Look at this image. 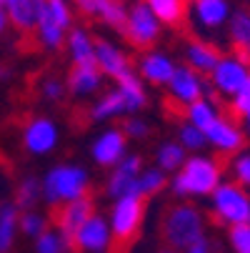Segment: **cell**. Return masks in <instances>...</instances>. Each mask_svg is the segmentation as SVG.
Segmentation results:
<instances>
[{"mask_svg":"<svg viewBox=\"0 0 250 253\" xmlns=\"http://www.w3.org/2000/svg\"><path fill=\"white\" fill-rule=\"evenodd\" d=\"M5 20H8V18H5V13H3V10H0V33H3V30H5Z\"/></svg>","mask_w":250,"mask_h":253,"instance_id":"b9f144b4","label":"cell"},{"mask_svg":"<svg viewBox=\"0 0 250 253\" xmlns=\"http://www.w3.org/2000/svg\"><path fill=\"white\" fill-rule=\"evenodd\" d=\"M185 253H210V243H208L205 238H200V241L190 243V246L185 248Z\"/></svg>","mask_w":250,"mask_h":253,"instance_id":"60d3db41","label":"cell"},{"mask_svg":"<svg viewBox=\"0 0 250 253\" xmlns=\"http://www.w3.org/2000/svg\"><path fill=\"white\" fill-rule=\"evenodd\" d=\"M185 163V148L180 143H163L158 151V166L163 173H173Z\"/></svg>","mask_w":250,"mask_h":253,"instance_id":"f546056e","label":"cell"},{"mask_svg":"<svg viewBox=\"0 0 250 253\" xmlns=\"http://www.w3.org/2000/svg\"><path fill=\"white\" fill-rule=\"evenodd\" d=\"M140 168H143V161L140 156H130V158H123L115 170L110 173L108 183H105V196L110 198H123V196H138V175H140Z\"/></svg>","mask_w":250,"mask_h":253,"instance_id":"9c48e42d","label":"cell"},{"mask_svg":"<svg viewBox=\"0 0 250 253\" xmlns=\"http://www.w3.org/2000/svg\"><path fill=\"white\" fill-rule=\"evenodd\" d=\"M120 130L125 133V138L130 135V138H145L148 133H150V128L143 123L140 118H125L123 123H120Z\"/></svg>","mask_w":250,"mask_h":253,"instance_id":"8d00e7d4","label":"cell"},{"mask_svg":"<svg viewBox=\"0 0 250 253\" xmlns=\"http://www.w3.org/2000/svg\"><path fill=\"white\" fill-rule=\"evenodd\" d=\"M230 53L245 68H250V10H235L230 20Z\"/></svg>","mask_w":250,"mask_h":253,"instance_id":"2e32d148","label":"cell"},{"mask_svg":"<svg viewBox=\"0 0 250 253\" xmlns=\"http://www.w3.org/2000/svg\"><path fill=\"white\" fill-rule=\"evenodd\" d=\"M248 76H250V68H245L240 60H235L230 55V58H223L215 68H213V85H215L223 95H235L245 85Z\"/></svg>","mask_w":250,"mask_h":253,"instance_id":"8fae6325","label":"cell"},{"mask_svg":"<svg viewBox=\"0 0 250 253\" xmlns=\"http://www.w3.org/2000/svg\"><path fill=\"white\" fill-rule=\"evenodd\" d=\"M5 3H8V0H0V5H5Z\"/></svg>","mask_w":250,"mask_h":253,"instance_id":"7dc6e473","label":"cell"},{"mask_svg":"<svg viewBox=\"0 0 250 253\" xmlns=\"http://www.w3.org/2000/svg\"><path fill=\"white\" fill-rule=\"evenodd\" d=\"M73 3L78 5V10H80L85 18H93V15H100L103 5L108 3V0H73Z\"/></svg>","mask_w":250,"mask_h":253,"instance_id":"ab89813d","label":"cell"},{"mask_svg":"<svg viewBox=\"0 0 250 253\" xmlns=\"http://www.w3.org/2000/svg\"><path fill=\"white\" fill-rule=\"evenodd\" d=\"M123 38L135 48V50H150L158 38H160V23L158 18L153 15V10L143 3H135L130 10H128V20H125V28H123Z\"/></svg>","mask_w":250,"mask_h":253,"instance_id":"52a82bcc","label":"cell"},{"mask_svg":"<svg viewBox=\"0 0 250 253\" xmlns=\"http://www.w3.org/2000/svg\"><path fill=\"white\" fill-rule=\"evenodd\" d=\"M43 196V183L38 178H23L20 186L15 191V206L18 211H33V206L38 203V198Z\"/></svg>","mask_w":250,"mask_h":253,"instance_id":"4316f807","label":"cell"},{"mask_svg":"<svg viewBox=\"0 0 250 253\" xmlns=\"http://www.w3.org/2000/svg\"><path fill=\"white\" fill-rule=\"evenodd\" d=\"M108 253H130V251H123V248H115V246H108Z\"/></svg>","mask_w":250,"mask_h":253,"instance_id":"7bdbcfd3","label":"cell"},{"mask_svg":"<svg viewBox=\"0 0 250 253\" xmlns=\"http://www.w3.org/2000/svg\"><path fill=\"white\" fill-rule=\"evenodd\" d=\"M40 93L48 98V100H63V93H65V85L58 81V78H45L43 81V88H40Z\"/></svg>","mask_w":250,"mask_h":253,"instance_id":"f35d334b","label":"cell"},{"mask_svg":"<svg viewBox=\"0 0 250 253\" xmlns=\"http://www.w3.org/2000/svg\"><path fill=\"white\" fill-rule=\"evenodd\" d=\"M223 170H225V153L215 158H203V156L185 158V163L180 166V173L173 178V193L178 198L208 196L220 186Z\"/></svg>","mask_w":250,"mask_h":253,"instance_id":"6da1fadb","label":"cell"},{"mask_svg":"<svg viewBox=\"0 0 250 253\" xmlns=\"http://www.w3.org/2000/svg\"><path fill=\"white\" fill-rule=\"evenodd\" d=\"M163 113H165V118L168 121H183V118H188V105L185 103H180V100H175L173 95H165L163 98Z\"/></svg>","mask_w":250,"mask_h":253,"instance_id":"d590c367","label":"cell"},{"mask_svg":"<svg viewBox=\"0 0 250 253\" xmlns=\"http://www.w3.org/2000/svg\"><path fill=\"white\" fill-rule=\"evenodd\" d=\"M245 121H248V130H250V111L245 113Z\"/></svg>","mask_w":250,"mask_h":253,"instance_id":"f6af8a7d","label":"cell"},{"mask_svg":"<svg viewBox=\"0 0 250 253\" xmlns=\"http://www.w3.org/2000/svg\"><path fill=\"white\" fill-rule=\"evenodd\" d=\"M5 76H8V70H5L3 65H0V78H5Z\"/></svg>","mask_w":250,"mask_h":253,"instance_id":"ee69618b","label":"cell"},{"mask_svg":"<svg viewBox=\"0 0 250 253\" xmlns=\"http://www.w3.org/2000/svg\"><path fill=\"white\" fill-rule=\"evenodd\" d=\"M153 15L158 18V23H165L168 28L178 30V33H188V5L185 0H143Z\"/></svg>","mask_w":250,"mask_h":253,"instance_id":"e0dca14e","label":"cell"},{"mask_svg":"<svg viewBox=\"0 0 250 253\" xmlns=\"http://www.w3.org/2000/svg\"><path fill=\"white\" fill-rule=\"evenodd\" d=\"M100 18H103V23H108L110 28L123 33L125 20H128V10L123 5V0H108V3L103 5V10H100Z\"/></svg>","mask_w":250,"mask_h":253,"instance_id":"4dcf8cb0","label":"cell"},{"mask_svg":"<svg viewBox=\"0 0 250 253\" xmlns=\"http://www.w3.org/2000/svg\"><path fill=\"white\" fill-rule=\"evenodd\" d=\"M18 226L25 236H33V238H38L43 231H48V218L40 213H35V211H25L20 218H18Z\"/></svg>","mask_w":250,"mask_h":253,"instance_id":"1f68e13d","label":"cell"},{"mask_svg":"<svg viewBox=\"0 0 250 253\" xmlns=\"http://www.w3.org/2000/svg\"><path fill=\"white\" fill-rule=\"evenodd\" d=\"M118 90L125 100V113H135L145 105V90H143V83L133 73H125L118 78Z\"/></svg>","mask_w":250,"mask_h":253,"instance_id":"603a6c76","label":"cell"},{"mask_svg":"<svg viewBox=\"0 0 250 253\" xmlns=\"http://www.w3.org/2000/svg\"><path fill=\"white\" fill-rule=\"evenodd\" d=\"M100 81H103V73H100L98 63H73V68L68 73V88L75 95H88L98 90Z\"/></svg>","mask_w":250,"mask_h":253,"instance_id":"ffe728a7","label":"cell"},{"mask_svg":"<svg viewBox=\"0 0 250 253\" xmlns=\"http://www.w3.org/2000/svg\"><path fill=\"white\" fill-rule=\"evenodd\" d=\"M145 196H123L113 206L110 213V246L130 251L143 231V218H145Z\"/></svg>","mask_w":250,"mask_h":253,"instance_id":"3957f363","label":"cell"},{"mask_svg":"<svg viewBox=\"0 0 250 253\" xmlns=\"http://www.w3.org/2000/svg\"><path fill=\"white\" fill-rule=\"evenodd\" d=\"M178 135H180V146H183V148H190V151H200V148L205 146V140H208L205 133L198 130V128L190 126V123H183Z\"/></svg>","mask_w":250,"mask_h":253,"instance_id":"836d02e7","label":"cell"},{"mask_svg":"<svg viewBox=\"0 0 250 253\" xmlns=\"http://www.w3.org/2000/svg\"><path fill=\"white\" fill-rule=\"evenodd\" d=\"M165 186H168V178H165V173H163L160 168H148V170H143V173L138 175V183H135L138 196H145V198L160 193Z\"/></svg>","mask_w":250,"mask_h":253,"instance_id":"83f0119b","label":"cell"},{"mask_svg":"<svg viewBox=\"0 0 250 253\" xmlns=\"http://www.w3.org/2000/svg\"><path fill=\"white\" fill-rule=\"evenodd\" d=\"M205 138L215 146L220 153H238L245 148V133L240 130V126L225 116H218L213 121V126L205 130Z\"/></svg>","mask_w":250,"mask_h":253,"instance_id":"30bf717a","label":"cell"},{"mask_svg":"<svg viewBox=\"0 0 250 253\" xmlns=\"http://www.w3.org/2000/svg\"><path fill=\"white\" fill-rule=\"evenodd\" d=\"M8 18L10 23L23 33L33 35V30L38 28V18L43 10V0H8Z\"/></svg>","mask_w":250,"mask_h":253,"instance_id":"ac0fdd59","label":"cell"},{"mask_svg":"<svg viewBox=\"0 0 250 253\" xmlns=\"http://www.w3.org/2000/svg\"><path fill=\"white\" fill-rule=\"evenodd\" d=\"M43 183V198L48 206H58L65 201L80 198L88 191V173L80 166H55L48 170Z\"/></svg>","mask_w":250,"mask_h":253,"instance_id":"277c9868","label":"cell"},{"mask_svg":"<svg viewBox=\"0 0 250 253\" xmlns=\"http://www.w3.org/2000/svg\"><path fill=\"white\" fill-rule=\"evenodd\" d=\"M93 158L98 166L110 168L118 166L125 158V133L120 128H110L105 130L95 143H93Z\"/></svg>","mask_w":250,"mask_h":253,"instance_id":"5bb4252c","label":"cell"},{"mask_svg":"<svg viewBox=\"0 0 250 253\" xmlns=\"http://www.w3.org/2000/svg\"><path fill=\"white\" fill-rule=\"evenodd\" d=\"M230 246L235 253H250V223L230 226Z\"/></svg>","mask_w":250,"mask_h":253,"instance_id":"e575fe53","label":"cell"},{"mask_svg":"<svg viewBox=\"0 0 250 253\" xmlns=\"http://www.w3.org/2000/svg\"><path fill=\"white\" fill-rule=\"evenodd\" d=\"M168 88H170L168 95H173L175 100H180L185 105L200 100L203 93H205V85H203L200 76L195 73V70H190V68H175L173 78L168 81Z\"/></svg>","mask_w":250,"mask_h":253,"instance_id":"9a60e30c","label":"cell"},{"mask_svg":"<svg viewBox=\"0 0 250 253\" xmlns=\"http://www.w3.org/2000/svg\"><path fill=\"white\" fill-rule=\"evenodd\" d=\"M68 48H70V55H73V63H95V48L85 30L80 28L70 30Z\"/></svg>","mask_w":250,"mask_h":253,"instance_id":"484cf974","label":"cell"},{"mask_svg":"<svg viewBox=\"0 0 250 253\" xmlns=\"http://www.w3.org/2000/svg\"><path fill=\"white\" fill-rule=\"evenodd\" d=\"M160 253H175V251H173V248H163Z\"/></svg>","mask_w":250,"mask_h":253,"instance_id":"bcb514c9","label":"cell"},{"mask_svg":"<svg viewBox=\"0 0 250 253\" xmlns=\"http://www.w3.org/2000/svg\"><path fill=\"white\" fill-rule=\"evenodd\" d=\"M185 60H188L190 70H198V73H213V68L223 60V53H220V48L210 45L205 41L190 38L188 45H185Z\"/></svg>","mask_w":250,"mask_h":253,"instance_id":"d6986e66","label":"cell"},{"mask_svg":"<svg viewBox=\"0 0 250 253\" xmlns=\"http://www.w3.org/2000/svg\"><path fill=\"white\" fill-rule=\"evenodd\" d=\"M160 238L165 248H188L203 236V215L193 206H170L160 221Z\"/></svg>","mask_w":250,"mask_h":253,"instance_id":"7a4b0ae2","label":"cell"},{"mask_svg":"<svg viewBox=\"0 0 250 253\" xmlns=\"http://www.w3.org/2000/svg\"><path fill=\"white\" fill-rule=\"evenodd\" d=\"M90 215H95V198H93V193H85L80 198L50 206V221L58 226V233L65 241L70 253L75 251V233L80 231V226L90 218Z\"/></svg>","mask_w":250,"mask_h":253,"instance_id":"5b68a950","label":"cell"},{"mask_svg":"<svg viewBox=\"0 0 250 253\" xmlns=\"http://www.w3.org/2000/svg\"><path fill=\"white\" fill-rule=\"evenodd\" d=\"M220 113L215 111V108H213L208 100H195V103H190L188 105V118H190V126H195L198 130H208L210 126H213V121H215Z\"/></svg>","mask_w":250,"mask_h":253,"instance_id":"f1b7e54d","label":"cell"},{"mask_svg":"<svg viewBox=\"0 0 250 253\" xmlns=\"http://www.w3.org/2000/svg\"><path fill=\"white\" fill-rule=\"evenodd\" d=\"M193 8H195V18L205 28H218L228 18V3L225 0H195Z\"/></svg>","mask_w":250,"mask_h":253,"instance_id":"7402d4cb","label":"cell"},{"mask_svg":"<svg viewBox=\"0 0 250 253\" xmlns=\"http://www.w3.org/2000/svg\"><path fill=\"white\" fill-rule=\"evenodd\" d=\"M120 113H125V100L120 90H110L90 108V121H105V118H113Z\"/></svg>","mask_w":250,"mask_h":253,"instance_id":"d4e9b609","label":"cell"},{"mask_svg":"<svg viewBox=\"0 0 250 253\" xmlns=\"http://www.w3.org/2000/svg\"><path fill=\"white\" fill-rule=\"evenodd\" d=\"M35 251L38 253H65L68 246L60 238V233L55 231H43L38 238H35Z\"/></svg>","mask_w":250,"mask_h":253,"instance_id":"d6a6232c","label":"cell"},{"mask_svg":"<svg viewBox=\"0 0 250 253\" xmlns=\"http://www.w3.org/2000/svg\"><path fill=\"white\" fill-rule=\"evenodd\" d=\"M235 183L243 186L245 191H250V153L240 156L235 161Z\"/></svg>","mask_w":250,"mask_h":253,"instance_id":"74e56055","label":"cell"},{"mask_svg":"<svg viewBox=\"0 0 250 253\" xmlns=\"http://www.w3.org/2000/svg\"><path fill=\"white\" fill-rule=\"evenodd\" d=\"M93 48H95V63L100 68V73L110 76V78H120L125 73H133V63L125 53H120L115 45H110L108 41L103 38H95L93 41Z\"/></svg>","mask_w":250,"mask_h":253,"instance_id":"4fadbf2b","label":"cell"},{"mask_svg":"<svg viewBox=\"0 0 250 253\" xmlns=\"http://www.w3.org/2000/svg\"><path fill=\"white\" fill-rule=\"evenodd\" d=\"M20 138H23V148L33 156H45L58 146V128L50 118L43 116H30L23 121L20 128Z\"/></svg>","mask_w":250,"mask_h":253,"instance_id":"ba28073f","label":"cell"},{"mask_svg":"<svg viewBox=\"0 0 250 253\" xmlns=\"http://www.w3.org/2000/svg\"><path fill=\"white\" fill-rule=\"evenodd\" d=\"M108 246H110L108 223H105V218H100V215H90V218L80 226V231L75 233V251L73 253H83V251L98 253V251H105Z\"/></svg>","mask_w":250,"mask_h":253,"instance_id":"7c38bea8","label":"cell"},{"mask_svg":"<svg viewBox=\"0 0 250 253\" xmlns=\"http://www.w3.org/2000/svg\"><path fill=\"white\" fill-rule=\"evenodd\" d=\"M175 65L170 63V58L160 55V53H148L140 60V73L145 81L155 83V85H168V81L173 78Z\"/></svg>","mask_w":250,"mask_h":253,"instance_id":"44dd1931","label":"cell"},{"mask_svg":"<svg viewBox=\"0 0 250 253\" xmlns=\"http://www.w3.org/2000/svg\"><path fill=\"white\" fill-rule=\"evenodd\" d=\"M18 206L15 203H0V253L13 248L15 228H18Z\"/></svg>","mask_w":250,"mask_h":253,"instance_id":"cb8c5ba5","label":"cell"},{"mask_svg":"<svg viewBox=\"0 0 250 253\" xmlns=\"http://www.w3.org/2000/svg\"><path fill=\"white\" fill-rule=\"evenodd\" d=\"M210 218L218 226L250 223V196L238 183H223L213 191V213Z\"/></svg>","mask_w":250,"mask_h":253,"instance_id":"8992f818","label":"cell"}]
</instances>
